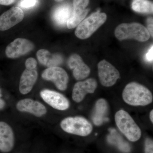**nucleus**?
<instances>
[{
	"mask_svg": "<svg viewBox=\"0 0 153 153\" xmlns=\"http://www.w3.org/2000/svg\"><path fill=\"white\" fill-rule=\"evenodd\" d=\"M107 139L108 143L116 147L122 152L128 153L130 152L131 148L128 143L114 129H110V134Z\"/></svg>",
	"mask_w": 153,
	"mask_h": 153,
	"instance_id": "nucleus-20",
	"label": "nucleus"
},
{
	"mask_svg": "<svg viewBox=\"0 0 153 153\" xmlns=\"http://www.w3.org/2000/svg\"><path fill=\"white\" fill-rule=\"evenodd\" d=\"M38 61L41 64L49 67L57 66L62 63L63 59L59 54H51L46 49H40L37 53Z\"/></svg>",
	"mask_w": 153,
	"mask_h": 153,
	"instance_id": "nucleus-19",
	"label": "nucleus"
},
{
	"mask_svg": "<svg viewBox=\"0 0 153 153\" xmlns=\"http://www.w3.org/2000/svg\"><path fill=\"white\" fill-rule=\"evenodd\" d=\"M37 65L36 60L33 57H30L26 60L25 66L27 69L29 70H33L36 68Z\"/></svg>",
	"mask_w": 153,
	"mask_h": 153,
	"instance_id": "nucleus-24",
	"label": "nucleus"
},
{
	"mask_svg": "<svg viewBox=\"0 0 153 153\" xmlns=\"http://www.w3.org/2000/svg\"><path fill=\"white\" fill-rule=\"evenodd\" d=\"M55 1L57 2H60L63 1V0H55Z\"/></svg>",
	"mask_w": 153,
	"mask_h": 153,
	"instance_id": "nucleus-30",
	"label": "nucleus"
},
{
	"mask_svg": "<svg viewBox=\"0 0 153 153\" xmlns=\"http://www.w3.org/2000/svg\"><path fill=\"white\" fill-rule=\"evenodd\" d=\"M89 0H74L71 17L67 22V27L71 29L76 27L85 19L89 9H86Z\"/></svg>",
	"mask_w": 153,
	"mask_h": 153,
	"instance_id": "nucleus-9",
	"label": "nucleus"
},
{
	"mask_svg": "<svg viewBox=\"0 0 153 153\" xmlns=\"http://www.w3.org/2000/svg\"><path fill=\"white\" fill-rule=\"evenodd\" d=\"M133 10L142 13H152L153 3L149 0H134L131 4Z\"/></svg>",
	"mask_w": 153,
	"mask_h": 153,
	"instance_id": "nucleus-21",
	"label": "nucleus"
},
{
	"mask_svg": "<svg viewBox=\"0 0 153 153\" xmlns=\"http://www.w3.org/2000/svg\"><path fill=\"white\" fill-rule=\"evenodd\" d=\"M17 109L22 112L32 114L38 117H41L46 114L47 109L44 105L31 99H24L17 103Z\"/></svg>",
	"mask_w": 153,
	"mask_h": 153,
	"instance_id": "nucleus-15",
	"label": "nucleus"
},
{
	"mask_svg": "<svg viewBox=\"0 0 153 153\" xmlns=\"http://www.w3.org/2000/svg\"><path fill=\"white\" fill-rule=\"evenodd\" d=\"M123 98L126 103L132 106H145L153 101L150 91L136 82H131L126 85L123 92Z\"/></svg>",
	"mask_w": 153,
	"mask_h": 153,
	"instance_id": "nucleus-1",
	"label": "nucleus"
},
{
	"mask_svg": "<svg viewBox=\"0 0 153 153\" xmlns=\"http://www.w3.org/2000/svg\"><path fill=\"white\" fill-rule=\"evenodd\" d=\"M108 105L107 102L104 99H100L97 101L92 115L94 123L96 126H100L107 121Z\"/></svg>",
	"mask_w": 153,
	"mask_h": 153,
	"instance_id": "nucleus-18",
	"label": "nucleus"
},
{
	"mask_svg": "<svg viewBox=\"0 0 153 153\" xmlns=\"http://www.w3.org/2000/svg\"><path fill=\"white\" fill-rule=\"evenodd\" d=\"M98 75L102 85L105 87L114 85L120 77V74L114 66L103 60L98 64Z\"/></svg>",
	"mask_w": 153,
	"mask_h": 153,
	"instance_id": "nucleus-6",
	"label": "nucleus"
},
{
	"mask_svg": "<svg viewBox=\"0 0 153 153\" xmlns=\"http://www.w3.org/2000/svg\"><path fill=\"white\" fill-rule=\"evenodd\" d=\"M2 96L1 94V90H0V98H1V97Z\"/></svg>",
	"mask_w": 153,
	"mask_h": 153,
	"instance_id": "nucleus-31",
	"label": "nucleus"
},
{
	"mask_svg": "<svg viewBox=\"0 0 153 153\" xmlns=\"http://www.w3.org/2000/svg\"><path fill=\"white\" fill-rule=\"evenodd\" d=\"M42 77L54 82L59 90L64 91L67 88L69 78L66 71L61 67L55 66L47 68L42 73Z\"/></svg>",
	"mask_w": 153,
	"mask_h": 153,
	"instance_id": "nucleus-7",
	"label": "nucleus"
},
{
	"mask_svg": "<svg viewBox=\"0 0 153 153\" xmlns=\"http://www.w3.org/2000/svg\"><path fill=\"white\" fill-rule=\"evenodd\" d=\"M38 0H21L19 3V7L25 9H30L37 5Z\"/></svg>",
	"mask_w": 153,
	"mask_h": 153,
	"instance_id": "nucleus-22",
	"label": "nucleus"
},
{
	"mask_svg": "<svg viewBox=\"0 0 153 153\" xmlns=\"http://www.w3.org/2000/svg\"><path fill=\"white\" fill-rule=\"evenodd\" d=\"M68 65L69 68L73 70V76L76 80L84 79L90 74V68L77 54H73L70 56L68 60Z\"/></svg>",
	"mask_w": 153,
	"mask_h": 153,
	"instance_id": "nucleus-13",
	"label": "nucleus"
},
{
	"mask_svg": "<svg viewBox=\"0 0 153 153\" xmlns=\"http://www.w3.org/2000/svg\"><path fill=\"white\" fill-rule=\"evenodd\" d=\"M25 16L19 7H13L0 16V30L5 31L22 22Z\"/></svg>",
	"mask_w": 153,
	"mask_h": 153,
	"instance_id": "nucleus-11",
	"label": "nucleus"
},
{
	"mask_svg": "<svg viewBox=\"0 0 153 153\" xmlns=\"http://www.w3.org/2000/svg\"><path fill=\"white\" fill-rule=\"evenodd\" d=\"M115 36L120 41L134 39L140 42L148 41L150 37L147 28L139 23L122 24L115 29Z\"/></svg>",
	"mask_w": 153,
	"mask_h": 153,
	"instance_id": "nucleus-3",
	"label": "nucleus"
},
{
	"mask_svg": "<svg viewBox=\"0 0 153 153\" xmlns=\"http://www.w3.org/2000/svg\"><path fill=\"white\" fill-rule=\"evenodd\" d=\"M153 45L151 47L150 49H149V51L146 55V60L149 62H152L153 61Z\"/></svg>",
	"mask_w": 153,
	"mask_h": 153,
	"instance_id": "nucleus-26",
	"label": "nucleus"
},
{
	"mask_svg": "<svg viewBox=\"0 0 153 153\" xmlns=\"http://www.w3.org/2000/svg\"><path fill=\"white\" fill-rule=\"evenodd\" d=\"M72 9L68 4H63L56 7L52 13V19L57 26L64 27L72 14Z\"/></svg>",
	"mask_w": 153,
	"mask_h": 153,
	"instance_id": "nucleus-17",
	"label": "nucleus"
},
{
	"mask_svg": "<svg viewBox=\"0 0 153 153\" xmlns=\"http://www.w3.org/2000/svg\"><path fill=\"white\" fill-rule=\"evenodd\" d=\"M60 125L64 131L80 136H87L93 130L91 124L82 117L66 118L61 122Z\"/></svg>",
	"mask_w": 153,
	"mask_h": 153,
	"instance_id": "nucleus-5",
	"label": "nucleus"
},
{
	"mask_svg": "<svg viewBox=\"0 0 153 153\" xmlns=\"http://www.w3.org/2000/svg\"><path fill=\"white\" fill-rule=\"evenodd\" d=\"M41 97L45 102L55 109L66 110L69 107V102L63 94L57 91L44 89L40 93Z\"/></svg>",
	"mask_w": 153,
	"mask_h": 153,
	"instance_id": "nucleus-10",
	"label": "nucleus"
},
{
	"mask_svg": "<svg viewBox=\"0 0 153 153\" xmlns=\"http://www.w3.org/2000/svg\"><path fill=\"white\" fill-rule=\"evenodd\" d=\"M5 105V102L2 99L0 98V109H2Z\"/></svg>",
	"mask_w": 153,
	"mask_h": 153,
	"instance_id": "nucleus-28",
	"label": "nucleus"
},
{
	"mask_svg": "<svg viewBox=\"0 0 153 153\" xmlns=\"http://www.w3.org/2000/svg\"><path fill=\"white\" fill-rule=\"evenodd\" d=\"M38 74L36 69H26L22 73L19 84V91L23 94H27L32 90L38 78Z\"/></svg>",
	"mask_w": 153,
	"mask_h": 153,
	"instance_id": "nucleus-16",
	"label": "nucleus"
},
{
	"mask_svg": "<svg viewBox=\"0 0 153 153\" xmlns=\"http://www.w3.org/2000/svg\"><path fill=\"white\" fill-rule=\"evenodd\" d=\"M145 153H153V140L147 138L145 143Z\"/></svg>",
	"mask_w": 153,
	"mask_h": 153,
	"instance_id": "nucleus-23",
	"label": "nucleus"
},
{
	"mask_svg": "<svg viewBox=\"0 0 153 153\" xmlns=\"http://www.w3.org/2000/svg\"><path fill=\"white\" fill-rule=\"evenodd\" d=\"M34 45L31 41L24 38H17L8 45L6 55L10 58H18L33 50Z\"/></svg>",
	"mask_w": 153,
	"mask_h": 153,
	"instance_id": "nucleus-8",
	"label": "nucleus"
},
{
	"mask_svg": "<svg viewBox=\"0 0 153 153\" xmlns=\"http://www.w3.org/2000/svg\"><path fill=\"white\" fill-rule=\"evenodd\" d=\"M150 119L152 123L153 122V110L151 111L150 113Z\"/></svg>",
	"mask_w": 153,
	"mask_h": 153,
	"instance_id": "nucleus-29",
	"label": "nucleus"
},
{
	"mask_svg": "<svg viewBox=\"0 0 153 153\" xmlns=\"http://www.w3.org/2000/svg\"><path fill=\"white\" fill-rule=\"evenodd\" d=\"M117 127L127 138L131 142L138 140L141 136V131L128 113L123 110L118 111L115 115Z\"/></svg>",
	"mask_w": 153,
	"mask_h": 153,
	"instance_id": "nucleus-2",
	"label": "nucleus"
},
{
	"mask_svg": "<svg viewBox=\"0 0 153 153\" xmlns=\"http://www.w3.org/2000/svg\"><path fill=\"white\" fill-rule=\"evenodd\" d=\"M97 86V82L94 78L76 82L72 91V99L76 102H80L88 94L94 93Z\"/></svg>",
	"mask_w": 153,
	"mask_h": 153,
	"instance_id": "nucleus-12",
	"label": "nucleus"
},
{
	"mask_svg": "<svg viewBox=\"0 0 153 153\" xmlns=\"http://www.w3.org/2000/svg\"><path fill=\"white\" fill-rule=\"evenodd\" d=\"M153 21L152 17H150L147 21V25L148 32L149 33L150 36L153 37Z\"/></svg>",
	"mask_w": 153,
	"mask_h": 153,
	"instance_id": "nucleus-25",
	"label": "nucleus"
},
{
	"mask_svg": "<svg viewBox=\"0 0 153 153\" xmlns=\"http://www.w3.org/2000/svg\"><path fill=\"white\" fill-rule=\"evenodd\" d=\"M15 145L13 131L8 124L0 122V151L8 153L12 150Z\"/></svg>",
	"mask_w": 153,
	"mask_h": 153,
	"instance_id": "nucleus-14",
	"label": "nucleus"
},
{
	"mask_svg": "<svg viewBox=\"0 0 153 153\" xmlns=\"http://www.w3.org/2000/svg\"><path fill=\"white\" fill-rule=\"evenodd\" d=\"M16 0H0V5H10L15 2Z\"/></svg>",
	"mask_w": 153,
	"mask_h": 153,
	"instance_id": "nucleus-27",
	"label": "nucleus"
},
{
	"mask_svg": "<svg viewBox=\"0 0 153 153\" xmlns=\"http://www.w3.org/2000/svg\"><path fill=\"white\" fill-rule=\"evenodd\" d=\"M106 19L107 16L104 13H100L99 11L94 13L77 26L75 30V35L81 39L89 38L104 24Z\"/></svg>",
	"mask_w": 153,
	"mask_h": 153,
	"instance_id": "nucleus-4",
	"label": "nucleus"
}]
</instances>
